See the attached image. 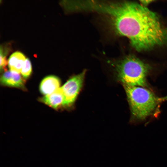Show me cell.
Returning <instances> with one entry per match:
<instances>
[{
    "label": "cell",
    "instance_id": "1",
    "mask_svg": "<svg viewBox=\"0 0 167 167\" xmlns=\"http://www.w3.org/2000/svg\"><path fill=\"white\" fill-rule=\"evenodd\" d=\"M93 10L107 16L114 33L127 38L138 51L167 45V28L155 13L138 3L98 1Z\"/></svg>",
    "mask_w": 167,
    "mask_h": 167
},
{
    "label": "cell",
    "instance_id": "2",
    "mask_svg": "<svg viewBox=\"0 0 167 167\" xmlns=\"http://www.w3.org/2000/svg\"><path fill=\"white\" fill-rule=\"evenodd\" d=\"M131 113V121H143L154 114L167 96L160 97L144 87L124 85Z\"/></svg>",
    "mask_w": 167,
    "mask_h": 167
},
{
    "label": "cell",
    "instance_id": "3",
    "mask_svg": "<svg viewBox=\"0 0 167 167\" xmlns=\"http://www.w3.org/2000/svg\"><path fill=\"white\" fill-rule=\"evenodd\" d=\"M118 77L124 85L145 88L151 66L136 57L130 55L115 64Z\"/></svg>",
    "mask_w": 167,
    "mask_h": 167
},
{
    "label": "cell",
    "instance_id": "4",
    "mask_svg": "<svg viewBox=\"0 0 167 167\" xmlns=\"http://www.w3.org/2000/svg\"><path fill=\"white\" fill-rule=\"evenodd\" d=\"M85 73L84 71L72 77L61 88L64 96L63 105L69 106L75 101L82 87Z\"/></svg>",
    "mask_w": 167,
    "mask_h": 167
},
{
    "label": "cell",
    "instance_id": "5",
    "mask_svg": "<svg viewBox=\"0 0 167 167\" xmlns=\"http://www.w3.org/2000/svg\"><path fill=\"white\" fill-rule=\"evenodd\" d=\"M1 84L4 85L24 88V81L19 73L10 71L4 73L1 77Z\"/></svg>",
    "mask_w": 167,
    "mask_h": 167
},
{
    "label": "cell",
    "instance_id": "6",
    "mask_svg": "<svg viewBox=\"0 0 167 167\" xmlns=\"http://www.w3.org/2000/svg\"><path fill=\"white\" fill-rule=\"evenodd\" d=\"M60 81L58 78L54 75L48 76L44 78L40 86V90L43 95L51 94L60 88Z\"/></svg>",
    "mask_w": 167,
    "mask_h": 167
},
{
    "label": "cell",
    "instance_id": "7",
    "mask_svg": "<svg viewBox=\"0 0 167 167\" xmlns=\"http://www.w3.org/2000/svg\"><path fill=\"white\" fill-rule=\"evenodd\" d=\"M64 96L61 88H60L50 94L45 96L40 101L54 109L62 104Z\"/></svg>",
    "mask_w": 167,
    "mask_h": 167
},
{
    "label": "cell",
    "instance_id": "8",
    "mask_svg": "<svg viewBox=\"0 0 167 167\" xmlns=\"http://www.w3.org/2000/svg\"><path fill=\"white\" fill-rule=\"evenodd\" d=\"M26 59L24 55L20 52L16 51L12 53L8 61L10 70L18 73L21 72Z\"/></svg>",
    "mask_w": 167,
    "mask_h": 167
},
{
    "label": "cell",
    "instance_id": "9",
    "mask_svg": "<svg viewBox=\"0 0 167 167\" xmlns=\"http://www.w3.org/2000/svg\"><path fill=\"white\" fill-rule=\"evenodd\" d=\"M32 67L30 60L26 58L24 62L21 71V75L25 79L28 78L31 74Z\"/></svg>",
    "mask_w": 167,
    "mask_h": 167
},
{
    "label": "cell",
    "instance_id": "10",
    "mask_svg": "<svg viewBox=\"0 0 167 167\" xmlns=\"http://www.w3.org/2000/svg\"><path fill=\"white\" fill-rule=\"evenodd\" d=\"M0 70L1 71H3L5 70L6 66L8 63V61L6 58V55L7 52L2 50H0Z\"/></svg>",
    "mask_w": 167,
    "mask_h": 167
}]
</instances>
